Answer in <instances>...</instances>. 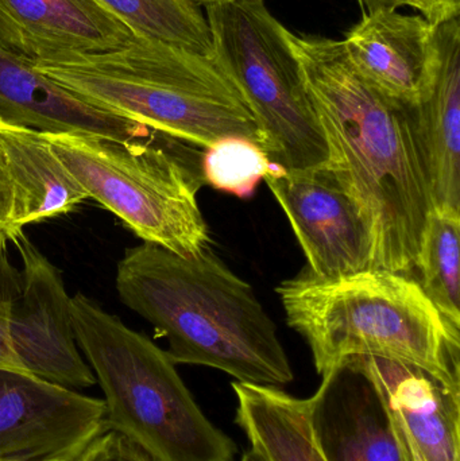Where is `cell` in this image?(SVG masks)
<instances>
[{
	"label": "cell",
	"instance_id": "10",
	"mask_svg": "<svg viewBox=\"0 0 460 461\" xmlns=\"http://www.w3.org/2000/svg\"><path fill=\"white\" fill-rule=\"evenodd\" d=\"M291 223L312 276L339 278L372 268V241L358 210L329 167L275 169L264 178Z\"/></svg>",
	"mask_w": 460,
	"mask_h": 461
},
{
	"label": "cell",
	"instance_id": "17",
	"mask_svg": "<svg viewBox=\"0 0 460 461\" xmlns=\"http://www.w3.org/2000/svg\"><path fill=\"white\" fill-rule=\"evenodd\" d=\"M0 157L13 189L16 235L29 224L69 213L89 199L43 132L0 121Z\"/></svg>",
	"mask_w": 460,
	"mask_h": 461
},
{
	"label": "cell",
	"instance_id": "22",
	"mask_svg": "<svg viewBox=\"0 0 460 461\" xmlns=\"http://www.w3.org/2000/svg\"><path fill=\"white\" fill-rule=\"evenodd\" d=\"M21 286V271L8 259L7 243H0V368L24 371L11 346L8 333L11 305ZM26 373V371H24Z\"/></svg>",
	"mask_w": 460,
	"mask_h": 461
},
{
	"label": "cell",
	"instance_id": "21",
	"mask_svg": "<svg viewBox=\"0 0 460 461\" xmlns=\"http://www.w3.org/2000/svg\"><path fill=\"white\" fill-rule=\"evenodd\" d=\"M275 167L261 146L242 138L219 140L205 149L202 158L204 183L239 199L253 196Z\"/></svg>",
	"mask_w": 460,
	"mask_h": 461
},
{
	"label": "cell",
	"instance_id": "1",
	"mask_svg": "<svg viewBox=\"0 0 460 461\" xmlns=\"http://www.w3.org/2000/svg\"><path fill=\"white\" fill-rule=\"evenodd\" d=\"M329 150V169L369 230L372 268L410 274L434 210L412 107L356 73L342 41L289 34Z\"/></svg>",
	"mask_w": 460,
	"mask_h": 461
},
{
	"label": "cell",
	"instance_id": "28",
	"mask_svg": "<svg viewBox=\"0 0 460 461\" xmlns=\"http://www.w3.org/2000/svg\"><path fill=\"white\" fill-rule=\"evenodd\" d=\"M239 461H266L264 459V457L259 456L258 454H257L256 451H253V449H248V452H245L243 454V456L240 457Z\"/></svg>",
	"mask_w": 460,
	"mask_h": 461
},
{
	"label": "cell",
	"instance_id": "6",
	"mask_svg": "<svg viewBox=\"0 0 460 461\" xmlns=\"http://www.w3.org/2000/svg\"><path fill=\"white\" fill-rule=\"evenodd\" d=\"M213 61L250 108L262 150L291 172L324 169L329 150L288 29L264 0L204 5Z\"/></svg>",
	"mask_w": 460,
	"mask_h": 461
},
{
	"label": "cell",
	"instance_id": "3",
	"mask_svg": "<svg viewBox=\"0 0 460 461\" xmlns=\"http://www.w3.org/2000/svg\"><path fill=\"white\" fill-rule=\"evenodd\" d=\"M321 376L351 357L410 363L460 390V333L410 274L369 268L339 278L302 273L275 289Z\"/></svg>",
	"mask_w": 460,
	"mask_h": 461
},
{
	"label": "cell",
	"instance_id": "18",
	"mask_svg": "<svg viewBox=\"0 0 460 461\" xmlns=\"http://www.w3.org/2000/svg\"><path fill=\"white\" fill-rule=\"evenodd\" d=\"M235 422L266 461H324L313 440L308 401L280 387L234 382Z\"/></svg>",
	"mask_w": 460,
	"mask_h": 461
},
{
	"label": "cell",
	"instance_id": "14",
	"mask_svg": "<svg viewBox=\"0 0 460 461\" xmlns=\"http://www.w3.org/2000/svg\"><path fill=\"white\" fill-rule=\"evenodd\" d=\"M0 121L45 134L143 140L150 129L92 104L0 46Z\"/></svg>",
	"mask_w": 460,
	"mask_h": 461
},
{
	"label": "cell",
	"instance_id": "8",
	"mask_svg": "<svg viewBox=\"0 0 460 461\" xmlns=\"http://www.w3.org/2000/svg\"><path fill=\"white\" fill-rule=\"evenodd\" d=\"M22 260L21 286L11 305V346L26 373L64 389L97 384L94 371L77 349L72 297L61 271L23 232L14 238Z\"/></svg>",
	"mask_w": 460,
	"mask_h": 461
},
{
	"label": "cell",
	"instance_id": "5",
	"mask_svg": "<svg viewBox=\"0 0 460 461\" xmlns=\"http://www.w3.org/2000/svg\"><path fill=\"white\" fill-rule=\"evenodd\" d=\"M72 319L108 430L154 461H237V444L205 417L167 351L83 293L72 297Z\"/></svg>",
	"mask_w": 460,
	"mask_h": 461
},
{
	"label": "cell",
	"instance_id": "29",
	"mask_svg": "<svg viewBox=\"0 0 460 461\" xmlns=\"http://www.w3.org/2000/svg\"><path fill=\"white\" fill-rule=\"evenodd\" d=\"M0 461H86V454L72 459H54V460H0Z\"/></svg>",
	"mask_w": 460,
	"mask_h": 461
},
{
	"label": "cell",
	"instance_id": "20",
	"mask_svg": "<svg viewBox=\"0 0 460 461\" xmlns=\"http://www.w3.org/2000/svg\"><path fill=\"white\" fill-rule=\"evenodd\" d=\"M135 35L177 46L202 56L212 54L205 14L196 0H96Z\"/></svg>",
	"mask_w": 460,
	"mask_h": 461
},
{
	"label": "cell",
	"instance_id": "11",
	"mask_svg": "<svg viewBox=\"0 0 460 461\" xmlns=\"http://www.w3.org/2000/svg\"><path fill=\"white\" fill-rule=\"evenodd\" d=\"M307 401L313 440L324 461H410L388 403L361 357L324 374L318 392Z\"/></svg>",
	"mask_w": 460,
	"mask_h": 461
},
{
	"label": "cell",
	"instance_id": "4",
	"mask_svg": "<svg viewBox=\"0 0 460 461\" xmlns=\"http://www.w3.org/2000/svg\"><path fill=\"white\" fill-rule=\"evenodd\" d=\"M34 68L92 104L173 140L207 149L242 138L262 148L250 108L211 56L134 35L116 50Z\"/></svg>",
	"mask_w": 460,
	"mask_h": 461
},
{
	"label": "cell",
	"instance_id": "26",
	"mask_svg": "<svg viewBox=\"0 0 460 461\" xmlns=\"http://www.w3.org/2000/svg\"><path fill=\"white\" fill-rule=\"evenodd\" d=\"M432 5L437 14V24L459 18L460 0H432Z\"/></svg>",
	"mask_w": 460,
	"mask_h": 461
},
{
	"label": "cell",
	"instance_id": "24",
	"mask_svg": "<svg viewBox=\"0 0 460 461\" xmlns=\"http://www.w3.org/2000/svg\"><path fill=\"white\" fill-rule=\"evenodd\" d=\"M362 13L372 14L377 11H393L401 7H410L418 10L427 21L437 24V14H435L432 0H356Z\"/></svg>",
	"mask_w": 460,
	"mask_h": 461
},
{
	"label": "cell",
	"instance_id": "9",
	"mask_svg": "<svg viewBox=\"0 0 460 461\" xmlns=\"http://www.w3.org/2000/svg\"><path fill=\"white\" fill-rule=\"evenodd\" d=\"M105 430L103 400L0 368V460L72 459Z\"/></svg>",
	"mask_w": 460,
	"mask_h": 461
},
{
	"label": "cell",
	"instance_id": "15",
	"mask_svg": "<svg viewBox=\"0 0 460 461\" xmlns=\"http://www.w3.org/2000/svg\"><path fill=\"white\" fill-rule=\"evenodd\" d=\"M410 446L424 461H460V390L397 360L361 357Z\"/></svg>",
	"mask_w": 460,
	"mask_h": 461
},
{
	"label": "cell",
	"instance_id": "23",
	"mask_svg": "<svg viewBox=\"0 0 460 461\" xmlns=\"http://www.w3.org/2000/svg\"><path fill=\"white\" fill-rule=\"evenodd\" d=\"M86 461H154L113 430H105L86 452Z\"/></svg>",
	"mask_w": 460,
	"mask_h": 461
},
{
	"label": "cell",
	"instance_id": "2",
	"mask_svg": "<svg viewBox=\"0 0 460 461\" xmlns=\"http://www.w3.org/2000/svg\"><path fill=\"white\" fill-rule=\"evenodd\" d=\"M116 290L127 308L167 338L176 365L216 368L258 386L293 381L272 317L211 247L192 258L149 241L127 249Z\"/></svg>",
	"mask_w": 460,
	"mask_h": 461
},
{
	"label": "cell",
	"instance_id": "12",
	"mask_svg": "<svg viewBox=\"0 0 460 461\" xmlns=\"http://www.w3.org/2000/svg\"><path fill=\"white\" fill-rule=\"evenodd\" d=\"M134 35L96 0H0V46L34 65L116 50Z\"/></svg>",
	"mask_w": 460,
	"mask_h": 461
},
{
	"label": "cell",
	"instance_id": "19",
	"mask_svg": "<svg viewBox=\"0 0 460 461\" xmlns=\"http://www.w3.org/2000/svg\"><path fill=\"white\" fill-rule=\"evenodd\" d=\"M460 211L434 207L415 268L419 284L451 330L460 333Z\"/></svg>",
	"mask_w": 460,
	"mask_h": 461
},
{
	"label": "cell",
	"instance_id": "25",
	"mask_svg": "<svg viewBox=\"0 0 460 461\" xmlns=\"http://www.w3.org/2000/svg\"><path fill=\"white\" fill-rule=\"evenodd\" d=\"M14 200L13 189L0 157V243L13 241L16 236L13 226Z\"/></svg>",
	"mask_w": 460,
	"mask_h": 461
},
{
	"label": "cell",
	"instance_id": "27",
	"mask_svg": "<svg viewBox=\"0 0 460 461\" xmlns=\"http://www.w3.org/2000/svg\"><path fill=\"white\" fill-rule=\"evenodd\" d=\"M396 422V421H394ZM397 425V424H396ZM399 428V427H397ZM400 432V429H399ZM400 435H401L402 441H404L405 448H407L408 455H410V461H424L421 459L420 456H419L418 452L415 451V449L412 448V447L410 446V443H408L407 440H405L404 436H402V433L400 432Z\"/></svg>",
	"mask_w": 460,
	"mask_h": 461
},
{
	"label": "cell",
	"instance_id": "30",
	"mask_svg": "<svg viewBox=\"0 0 460 461\" xmlns=\"http://www.w3.org/2000/svg\"><path fill=\"white\" fill-rule=\"evenodd\" d=\"M199 5H213V3H226V2H232V0H196Z\"/></svg>",
	"mask_w": 460,
	"mask_h": 461
},
{
	"label": "cell",
	"instance_id": "7",
	"mask_svg": "<svg viewBox=\"0 0 460 461\" xmlns=\"http://www.w3.org/2000/svg\"><path fill=\"white\" fill-rule=\"evenodd\" d=\"M45 137L89 199L118 216L143 241L184 258L210 247V230L197 202L204 184L202 167L164 146L143 142L145 138Z\"/></svg>",
	"mask_w": 460,
	"mask_h": 461
},
{
	"label": "cell",
	"instance_id": "16",
	"mask_svg": "<svg viewBox=\"0 0 460 461\" xmlns=\"http://www.w3.org/2000/svg\"><path fill=\"white\" fill-rule=\"evenodd\" d=\"M437 68L427 96L412 107L434 207L460 211V22L435 24Z\"/></svg>",
	"mask_w": 460,
	"mask_h": 461
},
{
	"label": "cell",
	"instance_id": "13",
	"mask_svg": "<svg viewBox=\"0 0 460 461\" xmlns=\"http://www.w3.org/2000/svg\"><path fill=\"white\" fill-rule=\"evenodd\" d=\"M342 43L356 73L392 102L415 107L431 89L437 37L420 14H364Z\"/></svg>",
	"mask_w": 460,
	"mask_h": 461
}]
</instances>
